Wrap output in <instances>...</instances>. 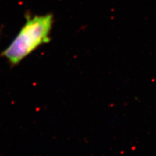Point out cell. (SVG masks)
I'll list each match as a JSON object with an SVG mask.
<instances>
[{"instance_id":"1","label":"cell","mask_w":156,"mask_h":156,"mask_svg":"<svg viewBox=\"0 0 156 156\" xmlns=\"http://www.w3.org/2000/svg\"><path fill=\"white\" fill-rule=\"evenodd\" d=\"M53 23V16L50 13L27 17L26 22L1 56L12 66H16L39 46L49 42Z\"/></svg>"}]
</instances>
